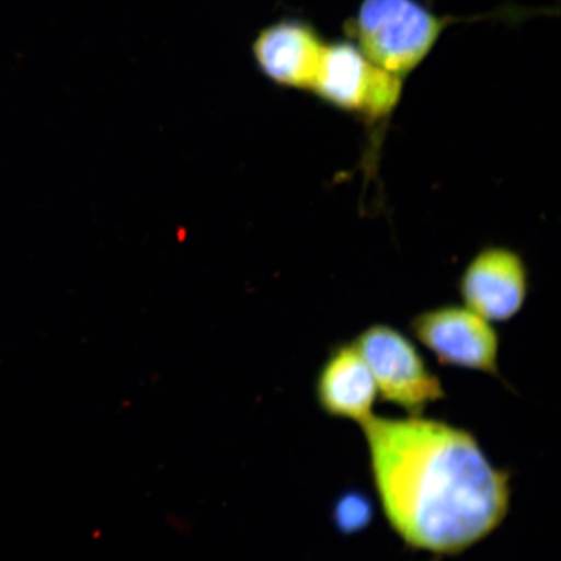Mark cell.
I'll return each instance as SVG.
<instances>
[{"label":"cell","instance_id":"3957f363","mask_svg":"<svg viewBox=\"0 0 561 561\" xmlns=\"http://www.w3.org/2000/svg\"><path fill=\"white\" fill-rule=\"evenodd\" d=\"M354 345L367 363L382 402L399 407L409 416H421L432 403L446 398L439 377L427 367L415 343L397 328L369 325Z\"/></svg>","mask_w":561,"mask_h":561},{"label":"cell","instance_id":"52a82bcc","mask_svg":"<svg viewBox=\"0 0 561 561\" xmlns=\"http://www.w3.org/2000/svg\"><path fill=\"white\" fill-rule=\"evenodd\" d=\"M327 42L305 21L283 20L257 34L252 53L277 85L311 91Z\"/></svg>","mask_w":561,"mask_h":561},{"label":"cell","instance_id":"8992f818","mask_svg":"<svg viewBox=\"0 0 561 561\" xmlns=\"http://www.w3.org/2000/svg\"><path fill=\"white\" fill-rule=\"evenodd\" d=\"M465 305L481 318L506 322L523 311L529 296V271L517 251L489 245L471 259L459 279Z\"/></svg>","mask_w":561,"mask_h":561},{"label":"cell","instance_id":"9c48e42d","mask_svg":"<svg viewBox=\"0 0 561 561\" xmlns=\"http://www.w3.org/2000/svg\"><path fill=\"white\" fill-rule=\"evenodd\" d=\"M332 515L336 530L342 535L353 536L367 529L374 520V502L362 491L350 490L336 497Z\"/></svg>","mask_w":561,"mask_h":561},{"label":"cell","instance_id":"277c9868","mask_svg":"<svg viewBox=\"0 0 561 561\" xmlns=\"http://www.w3.org/2000/svg\"><path fill=\"white\" fill-rule=\"evenodd\" d=\"M311 91L335 108L378 121L401 101L403 79L376 66L354 42L336 41L325 44Z\"/></svg>","mask_w":561,"mask_h":561},{"label":"cell","instance_id":"7a4b0ae2","mask_svg":"<svg viewBox=\"0 0 561 561\" xmlns=\"http://www.w3.org/2000/svg\"><path fill=\"white\" fill-rule=\"evenodd\" d=\"M450 19L417 0H363L347 34L376 66L405 79L436 46Z\"/></svg>","mask_w":561,"mask_h":561},{"label":"cell","instance_id":"5b68a950","mask_svg":"<svg viewBox=\"0 0 561 561\" xmlns=\"http://www.w3.org/2000/svg\"><path fill=\"white\" fill-rule=\"evenodd\" d=\"M410 331L445 367L502 378L501 336L493 322L465 305H445L413 316Z\"/></svg>","mask_w":561,"mask_h":561},{"label":"cell","instance_id":"6da1fadb","mask_svg":"<svg viewBox=\"0 0 561 561\" xmlns=\"http://www.w3.org/2000/svg\"><path fill=\"white\" fill-rule=\"evenodd\" d=\"M390 528L411 550L458 557L506 520L511 473L465 427L374 415L359 425Z\"/></svg>","mask_w":561,"mask_h":561},{"label":"cell","instance_id":"ba28073f","mask_svg":"<svg viewBox=\"0 0 561 561\" xmlns=\"http://www.w3.org/2000/svg\"><path fill=\"white\" fill-rule=\"evenodd\" d=\"M314 399L327 416L362 425L375 415L378 390L354 342L335 345L314 380Z\"/></svg>","mask_w":561,"mask_h":561}]
</instances>
